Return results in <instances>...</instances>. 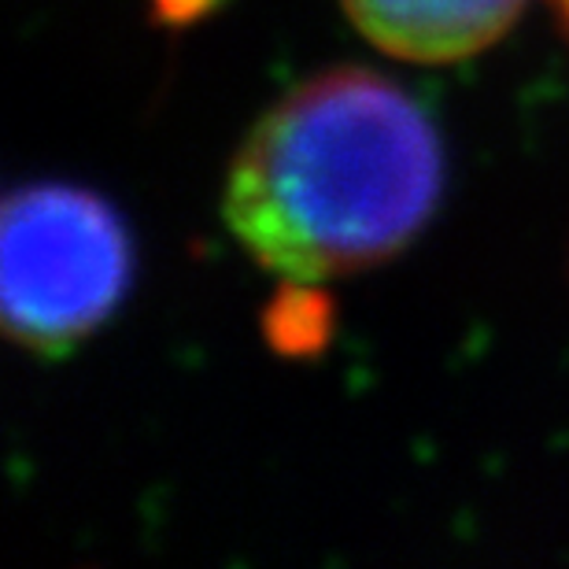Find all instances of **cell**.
I'll list each match as a JSON object with an SVG mask.
<instances>
[{
    "instance_id": "cell-1",
    "label": "cell",
    "mask_w": 569,
    "mask_h": 569,
    "mask_svg": "<svg viewBox=\"0 0 569 569\" xmlns=\"http://www.w3.org/2000/svg\"><path fill=\"white\" fill-rule=\"evenodd\" d=\"M443 148L389 78L345 67L284 93L237 148L222 214L289 284L337 281L403 252L432 219Z\"/></svg>"
},
{
    "instance_id": "cell-2",
    "label": "cell",
    "mask_w": 569,
    "mask_h": 569,
    "mask_svg": "<svg viewBox=\"0 0 569 569\" xmlns=\"http://www.w3.org/2000/svg\"><path fill=\"white\" fill-rule=\"evenodd\" d=\"M130 237L97 192L11 189L0 211V315L22 348L63 351L97 333L130 284Z\"/></svg>"
},
{
    "instance_id": "cell-4",
    "label": "cell",
    "mask_w": 569,
    "mask_h": 569,
    "mask_svg": "<svg viewBox=\"0 0 569 569\" xmlns=\"http://www.w3.org/2000/svg\"><path fill=\"white\" fill-rule=\"evenodd\" d=\"M551 8H555V16H559V22H562L566 38H569V0H551Z\"/></svg>"
},
{
    "instance_id": "cell-3",
    "label": "cell",
    "mask_w": 569,
    "mask_h": 569,
    "mask_svg": "<svg viewBox=\"0 0 569 569\" xmlns=\"http://www.w3.org/2000/svg\"><path fill=\"white\" fill-rule=\"evenodd\" d=\"M362 38L392 60L443 67L485 52L526 0H340Z\"/></svg>"
}]
</instances>
